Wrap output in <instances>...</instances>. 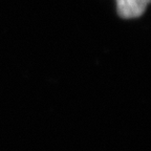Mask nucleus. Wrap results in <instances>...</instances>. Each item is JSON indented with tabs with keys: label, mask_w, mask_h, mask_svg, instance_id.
Wrapping results in <instances>:
<instances>
[{
	"label": "nucleus",
	"mask_w": 151,
	"mask_h": 151,
	"mask_svg": "<svg viewBox=\"0 0 151 151\" xmlns=\"http://www.w3.org/2000/svg\"><path fill=\"white\" fill-rule=\"evenodd\" d=\"M118 13L122 18H137L143 15L151 0H116Z\"/></svg>",
	"instance_id": "obj_1"
}]
</instances>
